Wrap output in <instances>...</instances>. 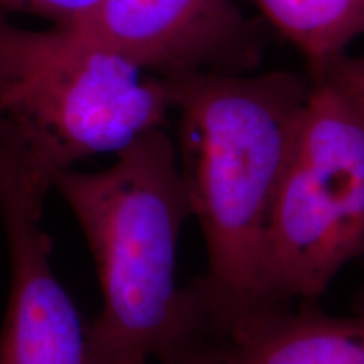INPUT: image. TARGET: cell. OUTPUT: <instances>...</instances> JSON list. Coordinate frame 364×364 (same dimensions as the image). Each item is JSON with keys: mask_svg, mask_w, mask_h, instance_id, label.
Returning a JSON list of instances; mask_svg holds the SVG:
<instances>
[{"mask_svg": "<svg viewBox=\"0 0 364 364\" xmlns=\"http://www.w3.org/2000/svg\"><path fill=\"white\" fill-rule=\"evenodd\" d=\"M176 152L208 268L193 289L209 334L223 339L277 309L265 285L270 213L307 102V73L177 80Z\"/></svg>", "mask_w": 364, "mask_h": 364, "instance_id": "1", "label": "cell"}, {"mask_svg": "<svg viewBox=\"0 0 364 364\" xmlns=\"http://www.w3.org/2000/svg\"><path fill=\"white\" fill-rule=\"evenodd\" d=\"M97 265L103 309L90 322V364H161L213 338L191 287L177 284L182 226L193 216L166 129L118 152L108 169L56 172Z\"/></svg>", "mask_w": 364, "mask_h": 364, "instance_id": "2", "label": "cell"}, {"mask_svg": "<svg viewBox=\"0 0 364 364\" xmlns=\"http://www.w3.org/2000/svg\"><path fill=\"white\" fill-rule=\"evenodd\" d=\"M174 102V81L76 27L27 29L0 11V118L54 176L166 129Z\"/></svg>", "mask_w": 364, "mask_h": 364, "instance_id": "3", "label": "cell"}, {"mask_svg": "<svg viewBox=\"0 0 364 364\" xmlns=\"http://www.w3.org/2000/svg\"><path fill=\"white\" fill-rule=\"evenodd\" d=\"M307 76L267 228L265 285L277 307L316 302L364 257V105L331 66Z\"/></svg>", "mask_w": 364, "mask_h": 364, "instance_id": "4", "label": "cell"}, {"mask_svg": "<svg viewBox=\"0 0 364 364\" xmlns=\"http://www.w3.org/2000/svg\"><path fill=\"white\" fill-rule=\"evenodd\" d=\"M53 181L0 118V218L11 257L0 364H90V324L54 275L53 240L41 226Z\"/></svg>", "mask_w": 364, "mask_h": 364, "instance_id": "5", "label": "cell"}, {"mask_svg": "<svg viewBox=\"0 0 364 364\" xmlns=\"http://www.w3.org/2000/svg\"><path fill=\"white\" fill-rule=\"evenodd\" d=\"M76 29L169 81L245 75L262 59L260 33L235 0H103Z\"/></svg>", "mask_w": 364, "mask_h": 364, "instance_id": "6", "label": "cell"}, {"mask_svg": "<svg viewBox=\"0 0 364 364\" xmlns=\"http://www.w3.org/2000/svg\"><path fill=\"white\" fill-rule=\"evenodd\" d=\"M316 302L272 309L220 339V364H364V311L338 317Z\"/></svg>", "mask_w": 364, "mask_h": 364, "instance_id": "7", "label": "cell"}, {"mask_svg": "<svg viewBox=\"0 0 364 364\" xmlns=\"http://www.w3.org/2000/svg\"><path fill=\"white\" fill-rule=\"evenodd\" d=\"M317 71L364 38V0H250Z\"/></svg>", "mask_w": 364, "mask_h": 364, "instance_id": "8", "label": "cell"}, {"mask_svg": "<svg viewBox=\"0 0 364 364\" xmlns=\"http://www.w3.org/2000/svg\"><path fill=\"white\" fill-rule=\"evenodd\" d=\"M103 0H0V11L29 14L54 27H78L90 19Z\"/></svg>", "mask_w": 364, "mask_h": 364, "instance_id": "9", "label": "cell"}, {"mask_svg": "<svg viewBox=\"0 0 364 364\" xmlns=\"http://www.w3.org/2000/svg\"><path fill=\"white\" fill-rule=\"evenodd\" d=\"M326 66H331L332 71L354 91V95L364 105V54L363 56H351L346 53Z\"/></svg>", "mask_w": 364, "mask_h": 364, "instance_id": "10", "label": "cell"}, {"mask_svg": "<svg viewBox=\"0 0 364 364\" xmlns=\"http://www.w3.org/2000/svg\"><path fill=\"white\" fill-rule=\"evenodd\" d=\"M169 364H220V341L215 338L198 341Z\"/></svg>", "mask_w": 364, "mask_h": 364, "instance_id": "11", "label": "cell"}, {"mask_svg": "<svg viewBox=\"0 0 364 364\" xmlns=\"http://www.w3.org/2000/svg\"><path fill=\"white\" fill-rule=\"evenodd\" d=\"M353 307H354V311H364V285L358 290L356 297H354Z\"/></svg>", "mask_w": 364, "mask_h": 364, "instance_id": "12", "label": "cell"}]
</instances>
